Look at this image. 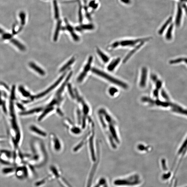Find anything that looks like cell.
<instances>
[{"label":"cell","mask_w":187,"mask_h":187,"mask_svg":"<svg viewBox=\"0 0 187 187\" xmlns=\"http://www.w3.org/2000/svg\"><path fill=\"white\" fill-rule=\"evenodd\" d=\"M13 35L9 33H5L2 36V38L4 40L9 41V42L13 38Z\"/></svg>","instance_id":"obj_22"},{"label":"cell","mask_w":187,"mask_h":187,"mask_svg":"<svg viewBox=\"0 0 187 187\" xmlns=\"http://www.w3.org/2000/svg\"><path fill=\"white\" fill-rule=\"evenodd\" d=\"M121 59L120 58H118L113 60L110 64L107 66V69L110 71H112L114 70L117 66L119 64Z\"/></svg>","instance_id":"obj_9"},{"label":"cell","mask_w":187,"mask_h":187,"mask_svg":"<svg viewBox=\"0 0 187 187\" xmlns=\"http://www.w3.org/2000/svg\"><path fill=\"white\" fill-rule=\"evenodd\" d=\"M65 74L66 73H64V74L62 75L58 79V80L54 83V84L52 85V86H51L49 88H48V89L46 90H45L44 92H41V93L39 94L38 95L36 96L35 97L38 99V98L42 97L43 96L46 95L47 94H48L53 90H54V89L61 82V81L62 79H63L64 77H65Z\"/></svg>","instance_id":"obj_5"},{"label":"cell","mask_w":187,"mask_h":187,"mask_svg":"<svg viewBox=\"0 0 187 187\" xmlns=\"http://www.w3.org/2000/svg\"><path fill=\"white\" fill-rule=\"evenodd\" d=\"M90 6L92 7L93 8H96V6H97V5L95 4V1H92L90 3Z\"/></svg>","instance_id":"obj_33"},{"label":"cell","mask_w":187,"mask_h":187,"mask_svg":"<svg viewBox=\"0 0 187 187\" xmlns=\"http://www.w3.org/2000/svg\"><path fill=\"white\" fill-rule=\"evenodd\" d=\"M67 87L68 90L70 95L71 97L73 99H74L75 98V95L74 93H73V88H72L71 85L70 84H68Z\"/></svg>","instance_id":"obj_26"},{"label":"cell","mask_w":187,"mask_h":187,"mask_svg":"<svg viewBox=\"0 0 187 187\" xmlns=\"http://www.w3.org/2000/svg\"><path fill=\"white\" fill-rule=\"evenodd\" d=\"M171 20L172 18L171 17H170V18L167 20V21L164 24V25L162 26L161 29L160 30L159 32V33L160 35H161V34L163 32L164 30H165L166 28L167 27V26L171 22Z\"/></svg>","instance_id":"obj_21"},{"label":"cell","mask_w":187,"mask_h":187,"mask_svg":"<svg viewBox=\"0 0 187 187\" xmlns=\"http://www.w3.org/2000/svg\"><path fill=\"white\" fill-rule=\"evenodd\" d=\"M149 38H147L142 39L122 40L119 42V46L122 47H133L135 46L138 43H139L142 42L146 41L149 40Z\"/></svg>","instance_id":"obj_4"},{"label":"cell","mask_w":187,"mask_h":187,"mask_svg":"<svg viewBox=\"0 0 187 187\" xmlns=\"http://www.w3.org/2000/svg\"><path fill=\"white\" fill-rule=\"evenodd\" d=\"M173 24H171L168 29L167 34H166V37H167V39H170L171 37V32L173 29Z\"/></svg>","instance_id":"obj_27"},{"label":"cell","mask_w":187,"mask_h":187,"mask_svg":"<svg viewBox=\"0 0 187 187\" xmlns=\"http://www.w3.org/2000/svg\"><path fill=\"white\" fill-rule=\"evenodd\" d=\"M72 37H73V39L76 41H78L79 40V38L78 36L76 34L74 31L71 32V33Z\"/></svg>","instance_id":"obj_29"},{"label":"cell","mask_w":187,"mask_h":187,"mask_svg":"<svg viewBox=\"0 0 187 187\" xmlns=\"http://www.w3.org/2000/svg\"><path fill=\"white\" fill-rule=\"evenodd\" d=\"M19 91L22 95L26 97H30L31 96L29 92L26 90L22 86H20L18 88Z\"/></svg>","instance_id":"obj_19"},{"label":"cell","mask_w":187,"mask_h":187,"mask_svg":"<svg viewBox=\"0 0 187 187\" xmlns=\"http://www.w3.org/2000/svg\"><path fill=\"white\" fill-rule=\"evenodd\" d=\"M94 28L93 25L92 24H84L81 25L80 27H77L76 29L77 31H80L82 30H92Z\"/></svg>","instance_id":"obj_16"},{"label":"cell","mask_w":187,"mask_h":187,"mask_svg":"<svg viewBox=\"0 0 187 187\" xmlns=\"http://www.w3.org/2000/svg\"><path fill=\"white\" fill-rule=\"evenodd\" d=\"M79 22H82L83 21V16L82 9L81 8H80L79 11Z\"/></svg>","instance_id":"obj_31"},{"label":"cell","mask_w":187,"mask_h":187,"mask_svg":"<svg viewBox=\"0 0 187 187\" xmlns=\"http://www.w3.org/2000/svg\"><path fill=\"white\" fill-rule=\"evenodd\" d=\"M61 21L60 20H59L56 24L55 32L54 35V40L55 41L57 40L59 34L60 29H61Z\"/></svg>","instance_id":"obj_15"},{"label":"cell","mask_w":187,"mask_h":187,"mask_svg":"<svg viewBox=\"0 0 187 187\" xmlns=\"http://www.w3.org/2000/svg\"><path fill=\"white\" fill-rule=\"evenodd\" d=\"M105 183H106V181L105 179L102 178L100 179L99 182L98 184H96V186L94 187H100L101 186L104 185Z\"/></svg>","instance_id":"obj_28"},{"label":"cell","mask_w":187,"mask_h":187,"mask_svg":"<svg viewBox=\"0 0 187 187\" xmlns=\"http://www.w3.org/2000/svg\"><path fill=\"white\" fill-rule=\"evenodd\" d=\"M92 60H93V57H92V56H90L88 58L87 63L84 67V70H83L82 72L84 73L85 74L87 75L88 72L89 71L90 69H91Z\"/></svg>","instance_id":"obj_12"},{"label":"cell","mask_w":187,"mask_h":187,"mask_svg":"<svg viewBox=\"0 0 187 187\" xmlns=\"http://www.w3.org/2000/svg\"><path fill=\"white\" fill-rule=\"evenodd\" d=\"M182 16V9L181 8L180 5H179L176 19V24L177 26H179L180 25Z\"/></svg>","instance_id":"obj_14"},{"label":"cell","mask_w":187,"mask_h":187,"mask_svg":"<svg viewBox=\"0 0 187 187\" xmlns=\"http://www.w3.org/2000/svg\"><path fill=\"white\" fill-rule=\"evenodd\" d=\"M29 65L31 68L33 69L39 74L42 76H44L45 75V71L33 62H30Z\"/></svg>","instance_id":"obj_11"},{"label":"cell","mask_w":187,"mask_h":187,"mask_svg":"<svg viewBox=\"0 0 187 187\" xmlns=\"http://www.w3.org/2000/svg\"><path fill=\"white\" fill-rule=\"evenodd\" d=\"M98 114L100 124L111 146L113 149H116L117 146L115 142L119 144L120 140L116 120L104 109H99Z\"/></svg>","instance_id":"obj_1"},{"label":"cell","mask_w":187,"mask_h":187,"mask_svg":"<svg viewBox=\"0 0 187 187\" xmlns=\"http://www.w3.org/2000/svg\"><path fill=\"white\" fill-rule=\"evenodd\" d=\"M109 93L111 96H114L118 92V90L115 87H111L109 89Z\"/></svg>","instance_id":"obj_24"},{"label":"cell","mask_w":187,"mask_h":187,"mask_svg":"<svg viewBox=\"0 0 187 187\" xmlns=\"http://www.w3.org/2000/svg\"><path fill=\"white\" fill-rule=\"evenodd\" d=\"M66 29L70 33L73 31V28L68 23H67Z\"/></svg>","instance_id":"obj_32"},{"label":"cell","mask_w":187,"mask_h":187,"mask_svg":"<svg viewBox=\"0 0 187 187\" xmlns=\"http://www.w3.org/2000/svg\"><path fill=\"white\" fill-rule=\"evenodd\" d=\"M140 183L139 176L137 175H133L127 179H117L114 181V184L116 186H135Z\"/></svg>","instance_id":"obj_3"},{"label":"cell","mask_w":187,"mask_h":187,"mask_svg":"<svg viewBox=\"0 0 187 187\" xmlns=\"http://www.w3.org/2000/svg\"><path fill=\"white\" fill-rule=\"evenodd\" d=\"M4 33V31L3 30L1 29V28H0V35H3Z\"/></svg>","instance_id":"obj_36"},{"label":"cell","mask_w":187,"mask_h":187,"mask_svg":"<svg viewBox=\"0 0 187 187\" xmlns=\"http://www.w3.org/2000/svg\"><path fill=\"white\" fill-rule=\"evenodd\" d=\"M31 130L32 131L35 133L38 134L39 135H42V136H46V133L44 132L41 131V130H40L39 128H37L35 126H32L31 127Z\"/></svg>","instance_id":"obj_20"},{"label":"cell","mask_w":187,"mask_h":187,"mask_svg":"<svg viewBox=\"0 0 187 187\" xmlns=\"http://www.w3.org/2000/svg\"><path fill=\"white\" fill-rule=\"evenodd\" d=\"M75 61V58H73L71 59V60H70L65 65H64L63 67H62L61 69H60L59 71L60 72H62L64 71H65V70L66 69L68 68L70 66H71Z\"/></svg>","instance_id":"obj_18"},{"label":"cell","mask_w":187,"mask_h":187,"mask_svg":"<svg viewBox=\"0 0 187 187\" xmlns=\"http://www.w3.org/2000/svg\"><path fill=\"white\" fill-rule=\"evenodd\" d=\"M12 43V44L14 45V46L16 47L17 48H18L20 51H22V52H24L26 50L25 47L24 46V45L23 44L21 43H20V41H19L13 38L11 40L9 41Z\"/></svg>","instance_id":"obj_8"},{"label":"cell","mask_w":187,"mask_h":187,"mask_svg":"<svg viewBox=\"0 0 187 187\" xmlns=\"http://www.w3.org/2000/svg\"><path fill=\"white\" fill-rule=\"evenodd\" d=\"M20 23L22 25H25L26 21V15L25 13L23 12H21L20 13Z\"/></svg>","instance_id":"obj_23"},{"label":"cell","mask_w":187,"mask_h":187,"mask_svg":"<svg viewBox=\"0 0 187 187\" xmlns=\"http://www.w3.org/2000/svg\"><path fill=\"white\" fill-rule=\"evenodd\" d=\"M147 69L146 68L143 67L141 69V75L139 86L141 88H144L146 86L147 78Z\"/></svg>","instance_id":"obj_6"},{"label":"cell","mask_w":187,"mask_h":187,"mask_svg":"<svg viewBox=\"0 0 187 187\" xmlns=\"http://www.w3.org/2000/svg\"><path fill=\"white\" fill-rule=\"evenodd\" d=\"M73 72L71 71L70 73H69L68 75V76L66 78V80L65 81L63 84L61 85V87L59 88V89L57 91V93H56V95L58 96H59L60 95H61L62 92H63V90H64V88H65V87L66 85L68 82L69 80L71 78V77L72 75Z\"/></svg>","instance_id":"obj_10"},{"label":"cell","mask_w":187,"mask_h":187,"mask_svg":"<svg viewBox=\"0 0 187 187\" xmlns=\"http://www.w3.org/2000/svg\"><path fill=\"white\" fill-rule=\"evenodd\" d=\"M15 170L14 168H6L3 169L2 170L3 173L4 174L11 173L13 172Z\"/></svg>","instance_id":"obj_25"},{"label":"cell","mask_w":187,"mask_h":187,"mask_svg":"<svg viewBox=\"0 0 187 187\" xmlns=\"http://www.w3.org/2000/svg\"><path fill=\"white\" fill-rule=\"evenodd\" d=\"M53 5L54 12V17L56 19H58L59 17V10L58 5L57 1L56 0H54L53 1Z\"/></svg>","instance_id":"obj_17"},{"label":"cell","mask_w":187,"mask_h":187,"mask_svg":"<svg viewBox=\"0 0 187 187\" xmlns=\"http://www.w3.org/2000/svg\"><path fill=\"white\" fill-rule=\"evenodd\" d=\"M96 51H97V54L99 55L104 63H107L109 61V59L108 56L104 53L101 50L99 49V48H97Z\"/></svg>","instance_id":"obj_13"},{"label":"cell","mask_w":187,"mask_h":187,"mask_svg":"<svg viewBox=\"0 0 187 187\" xmlns=\"http://www.w3.org/2000/svg\"><path fill=\"white\" fill-rule=\"evenodd\" d=\"M183 7L185 9V10L186 11V14L187 15V7L186 6L185 4L183 5Z\"/></svg>","instance_id":"obj_35"},{"label":"cell","mask_w":187,"mask_h":187,"mask_svg":"<svg viewBox=\"0 0 187 187\" xmlns=\"http://www.w3.org/2000/svg\"><path fill=\"white\" fill-rule=\"evenodd\" d=\"M122 2L126 4H129L130 3V0H121Z\"/></svg>","instance_id":"obj_34"},{"label":"cell","mask_w":187,"mask_h":187,"mask_svg":"<svg viewBox=\"0 0 187 187\" xmlns=\"http://www.w3.org/2000/svg\"><path fill=\"white\" fill-rule=\"evenodd\" d=\"M91 71L92 73L95 74L102 77V78L109 81V82L116 85L119 86L122 88L126 89L128 88V85L125 83L114 78V77L108 74V73H105V72L94 68H92L91 69Z\"/></svg>","instance_id":"obj_2"},{"label":"cell","mask_w":187,"mask_h":187,"mask_svg":"<svg viewBox=\"0 0 187 187\" xmlns=\"http://www.w3.org/2000/svg\"><path fill=\"white\" fill-rule=\"evenodd\" d=\"M145 41L139 43L138 44L137 46L135 47V48L133 49L131 51L129 52V53L124 58V59L123 60V63H125L126 62H127L128 60H129L130 57L133 55L135 53L137 52V51L141 47L143 46V44H144Z\"/></svg>","instance_id":"obj_7"},{"label":"cell","mask_w":187,"mask_h":187,"mask_svg":"<svg viewBox=\"0 0 187 187\" xmlns=\"http://www.w3.org/2000/svg\"><path fill=\"white\" fill-rule=\"evenodd\" d=\"M119 46V42L116 41L111 44L110 46V48L111 49H114L117 48V47Z\"/></svg>","instance_id":"obj_30"},{"label":"cell","mask_w":187,"mask_h":187,"mask_svg":"<svg viewBox=\"0 0 187 187\" xmlns=\"http://www.w3.org/2000/svg\"><path fill=\"white\" fill-rule=\"evenodd\" d=\"M185 1L187 2V0H184Z\"/></svg>","instance_id":"obj_38"},{"label":"cell","mask_w":187,"mask_h":187,"mask_svg":"<svg viewBox=\"0 0 187 187\" xmlns=\"http://www.w3.org/2000/svg\"><path fill=\"white\" fill-rule=\"evenodd\" d=\"M108 187V186H107V184H106V183H105V184L104 185V187Z\"/></svg>","instance_id":"obj_37"}]
</instances>
